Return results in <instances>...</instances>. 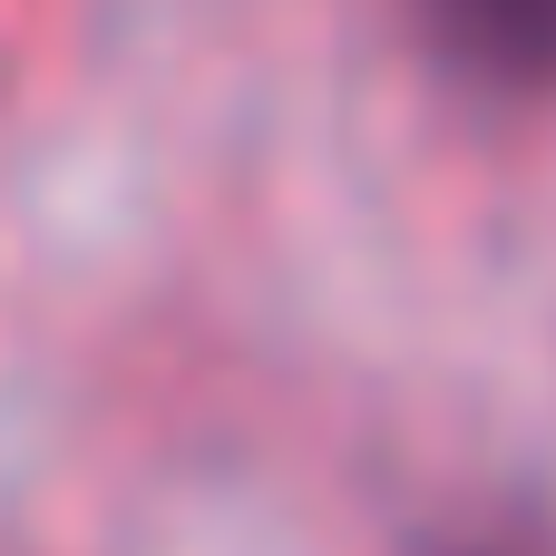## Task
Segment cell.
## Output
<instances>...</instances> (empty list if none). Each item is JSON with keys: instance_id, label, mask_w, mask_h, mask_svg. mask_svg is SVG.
<instances>
[{"instance_id": "6da1fadb", "label": "cell", "mask_w": 556, "mask_h": 556, "mask_svg": "<svg viewBox=\"0 0 556 556\" xmlns=\"http://www.w3.org/2000/svg\"><path fill=\"white\" fill-rule=\"evenodd\" d=\"M420 29L440 59L498 98H547L556 88V0H420Z\"/></svg>"}, {"instance_id": "7a4b0ae2", "label": "cell", "mask_w": 556, "mask_h": 556, "mask_svg": "<svg viewBox=\"0 0 556 556\" xmlns=\"http://www.w3.org/2000/svg\"><path fill=\"white\" fill-rule=\"evenodd\" d=\"M430 556H556V538L528 528V518H498V528H459L450 547H430Z\"/></svg>"}]
</instances>
